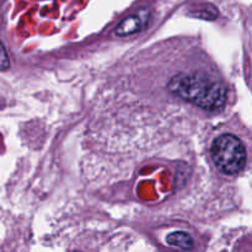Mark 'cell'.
<instances>
[{
	"instance_id": "7a4b0ae2",
	"label": "cell",
	"mask_w": 252,
	"mask_h": 252,
	"mask_svg": "<svg viewBox=\"0 0 252 252\" xmlns=\"http://www.w3.org/2000/svg\"><path fill=\"white\" fill-rule=\"evenodd\" d=\"M211 155L221 174L235 175L245 167L246 149L243 142L233 134H221L216 138Z\"/></svg>"
},
{
	"instance_id": "277c9868",
	"label": "cell",
	"mask_w": 252,
	"mask_h": 252,
	"mask_svg": "<svg viewBox=\"0 0 252 252\" xmlns=\"http://www.w3.org/2000/svg\"><path fill=\"white\" fill-rule=\"evenodd\" d=\"M166 241L169 245L176 246L182 250H192L194 246L193 239L186 231H174L167 235Z\"/></svg>"
},
{
	"instance_id": "5b68a950",
	"label": "cell",
	"mask_w": 252,
	"mask_h": 252,
	"mask_svg": "<svg viewBox=\"0 0 252 252\" xmlns=\"http://www.w3.org/2000/svg\"><path fill=\"white\" fill-rule=\"evenodd\" d=\"M10 66V62L7 61L6 52H5L4 44H1V70L5 71Z\"/></svg>"
},
{
	"instance_id": "3957f363",
	"label": "cell",
	"mask_w": 252,
	"mask_h": 252,
	"mask_svg": "<svg viewBox=\"0 0 252 252\" xmlns=\"http://www.w3.org/2000/svg\"><path fill=\"white\" fill-rule=\"evenodd\" d=\"M148 22V15L145 16H140L139 14L130 15V16L126 17L122 22L117 26V29L115 30L116 34L120 37H126L130 36V34H134L137 32H140Z\"/></svg>"
},
{
	"instance_id": "6da1fadb",
	"label": "cell",
	"mask_w": 252,
	"mask_h": 252,
	"mask_svg": "<svg viewBox=\"0 0 252 252\" xmlns=\"http://www.w3.org/2000/svg\"><path fill=\"white\" fill-rule=\"evenodd\" d=\"M172 95L208 112L224 108L228 98L226 88L221 81L204 73H180L167 84Z\"/></svg>"
}]
</instances>
